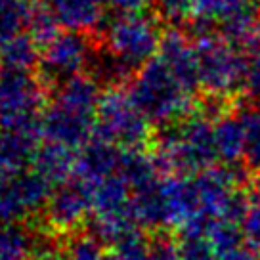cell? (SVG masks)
<instances>
[{
  "label": "cell",
  "mask_w": 260,
  "mask_h": 260,
  "mask_svg": "<svg viewBox=\"0 0 260 260\" xmlns=\"http://www.w3.org/2000/svg\"><path fill=\"white\" fill-rule=\"evenodd\" d=\"M155 161L161 174L197 176L218 161L214 147V121L201 111L162 126L155 147Z\"/></svg>",
  "instance_id": "1"
},
{
  "label": "cell",
  "mask_w": 260,
  "mask_h": 260,
  "mask_svg": "<svg viewBox=\"0 0 260 260\" xmlns=\"http://www.w3.org/2000/svg\"><path fill=\"white\" fill-rule=\"evenodd\" d=\"M128 96L147 121L169 126L191 115L195 92L155 57L134 75Z\"/></svg>",
  "instance_id": "2"
},
{
  "label": "cell",
  "mask_w": 260,
  "mask_h": 260,
  "mask_svg": "<svg viewBox=\"0 0 260 260\" xmlns=\"http://www.w3.org/2000/svg\"><path fill=\"white\" fill-rule=\"evenodd\" d=\"M199 61V88L209 98L228 100L237 90H243L247 57L239 46L222 39L218 32L193 41Z\"/></svg>",
  "instance_id": "3"
},
{
  "label": "cell",
  "mask_w": 260,
  "mask_h": 260,
  "mask_svg": "<svg viewBox=\"0 0 260 260\" xmlns=\"http://www.w3.org/2000/svg\"><path fill=\"white\" fill-rule=\"evenodd\" d=\"M121 149H144L151 140V122L130 100L128 92L106 90L94 121V136Z\"/></svg>",
  "instance_id": "4"
},
{
  "label": "cell",
  "mask_w": 260,
  "mask_h": 260,
  "mask_svg": "<svg viewBox=\"0 0 260 260\" xmlns=\"http://www.w3.org/2000/svg\"><path fill=\"white\" fill-rule=\"evenodd\" d=\"M44 84L29 71L0 69V130L32 132L41 130Z\"/></svg>",
  "instance_id": "5"
},
{
  "label": "cell",
  "mask_w": 260,
  "mask_h": 260,
  "mask_svg": "<svg viewBox=\"0 0 260 260\" xmlns=\"http://www.w3.org/2000/svg\"><path fill=\"white\" fill-rule=\"evenodd\" d=\"M161 39L157 17L142 12L121 14L111 19L106 27L104 44L134 71H140L159 54Z\"/></svg>",
  "instance_id": "6"
},
{
  "label": "cell",
  "mask_w": 260,
  "mask_h": 260,
  "mask_svg": "<svg viewBox=\"0 0 260 260\" xmlns=\"http://www.w3.org/2000/svg\"><path fill=\"white\" fill-rule=\"evenodd\" d=\"M92 52L94 46L84 32H59L57 39H54L46 48H42L39 63L42 84L46 82L48 86L59 88L67 81L79 77L82 71L88 69Z\"/></svg>",
  "instance_id": "7"
},
{
  "label": "cell",
  "mask_w": 260,
  "mask_h": 260,
  "mask_svg": "<svg viewBox=\"0 0 260 260\" xmlns=\"http://www.w3.org/2000/svg\"><path fill=\"white\" fill-rule=\"evenodd\" d=\"M52 191L54 186L35 171L0 180V226L19 224L32 212L46 209Z\"/></svg>",
  "instance_id": "8"
},
{
  "label": "cell",
  "mask_w": 260,
  "mask_h": 260,
  "mask_svg": "<svg viewBox=\"0 0 260 260\" xmlns=\"http://www.w3.org/2000/svg\"><path fill=\"white\" fill-rule=\"evenodd\" d=\"M94 212V187L75 178L54 187L44 216L52 232H71Z\"/></svg>",
  "instance_id": "9"
},
{
  "label": "cell",
  "mask_w": 260,
  "mask_h": 260,
  "mask_svg": "<svg viewBox=\"0 0 260 260\" xmlns=\"http://www.w3.org/2000/svg\"><path fill=\"white\" fill-rule=\"evenodd\" d=\"M94 121L96 117L67 109L54 102L42 115L41 132L52 144H59L77 151L94 136Z\"/></svg>",
  "instance_id": "10"
},
{
  "label": "cell",
  "mask_w": 260,
  "mask_h": 260,
  "mask_svg": "<svg viewBox=\"0 0 260 260\" xmlns=\"http://www.w3.org/2000/svg\"><path fill=\"white\" fill-rule=\"evenodd\" d=\"M159 59L186 84L189 90L197 92L199 88V61L197 46L187 32L180 29H169L162 32Z\"/></svg>",
  "instance_id": "11"
},
{
  "label": "cell",
  "mask_w": 260,
  "mask_h": 260,
  "mask_svg": "<svg viewBox=\"0 0 260 260\" xmlns=\"http://www.w3.org/2000/svg\"><path fill=\"white\" fill-rule=\"evenodd\" d=\"M121 147L113 146L104 140L92 138L77 153L75 178L86 182L88 186H98L100 182L119 174V165L122 157Z\"/></svg>",
  "instance_id": "12"
},
{
  "label": "cell",
  "mask_w": 260,
  "mask_h": 260,
  "mask_svg": "<svg viewBox=\"0 0 260 260\" xmlns=\"http://www.w3.org/2000/svg\"><path fill=\"white\" fill-rule=\"evenodd\" d=\"M41 134V130H32V132L0 130V180L19 176L21 172H25L27 165H32Z\"/></svg>",
  "instance_id": "13"
},
{
  "label": "cell",
  "mask_w": 260,
  "mask_h": 260,
  "mask_svg": "<svg viewBox=\"0 0 260 260\" xmlns=\"http://www.w3.org/2000/svg\"><path fill=\"white\" fill-rule=\"evenodd\" d=\"M46 4L61 27L86 35L104 23V10L111 0H46Z\"/></svg>",
  "instance_id": "14"
},
{
  "label": "cell",
  "mask_w": 260,
  "mask_h": 260,
  "mask_svg": "<svg viewBox=\"0 0 260 260\" xmlns=\"http://www.w3.org/2000/svg\"><path fill=\"white\" fill-rule=\"evenodd\" d=\"M214 147L218 161L228 167H237V162L245 159L247 130L241 113L228 111L218 121H214Z\"/></svg>",
  "instance_id": "15"
},
{
  "label": "cell",
  "mask_w": 260,
  "mask_h": 260,
  "mask_svg": "<svg viewBox=\"0 0 260 260\" xmlns=\"http://www.w3.org/2000/svg\"><path fill=\"white\" fill-rule=\"evenodd\" d=\"M75 167H77V151L52 142L39 146L32 157V171L39 172L42 178H46L56 187L73 180Z\"/></svg>",
  "instance_id": "16"
},
{
  "label": "cell",
  "mask_w": 260,
  "mask_h": 260,
  "mask_svg": "<svg viewBox=\"0 0 260 260\" xmlns=\"http://www.w3.org/2000/svg\"><path fill=\"white\" fill-rule=\"evenodd\" d=\"M94 216L104 218H134L132 189L122 176L111 178L94 186ZM136 220V218H134Z\"/></svg>",
  "instance_id": "17"
},
{
  "label": "cell",
  "mask_w": 260,
  "mask_h": 260,
  "mask_svg": "<svg viewBox=\"0 0 260 260\" xmlns=\"http://www.w3.org/2000/svg\"><path fill=\"white\" fill-rule=\"evenodd\" d=\"M86 73L90 79L98 82L100 88L117 90L124 82L132 81L138 71H134L128 63H124L121 57L104 44V46H94Z\"/></svg>",
  "instance_id": "18"
},
{
  "label": "cell",
  "mask_w": 260,
  "mask_h": 260,
  "mask_svg": "<svg viewBox=\"0 0 260 260\" xmlns=\"http://www.w3.org/2000/svg\"><path fill=\"white\" fill-rule=\"evenodd\" d=\"M56 90L57 94L54 100L56 104L79 111V113L96 117L98 106H100V100L104 94H102V88L98 86V82L90 79L88 75H79Z\"/></svg>",
  "instance_id": "19"
},
{
  "label": "cell",
  "mask_w": 260,
  "mask_h": 260,
  "mask_svg": "<svg viewBox=\"0 0 260 260\" xmlns=\"http://www.w3.org/2000/svg\"><path fill=\"white\" fill-rule=\"evenodd\" d=\"M119 176L124 178L132 191H136L161 180L162 174L155 155L146 153V149H124L119 165Z\"/></svg>",
  "instance_id": "20"
},
{
  "label": "cell",
  "mask_w": 260,
  "mask_h": 260,
  "mask_svg": "<svg viewBox=\"0 0 260 260\" xmlns=\"http://www.w3.org/2000/svg\"><path fill=\"white\" fill-rule=\"evenodd\" d=\"M41 46L29 32L0 41V69L4 71H31L41 63Z\"/></svg>",
  "instance_id": "21"
},
{
  "label": "cell",
  "mask_w": 260,
  "mask_h": 260,
  "mask_svg": "<svg viewBox=\"0 0 260 260\" xmlns=\"http://www.w3.org/2000/svg\"><path fill=\"white\" fill-rule=\"evenodd\" d=\"M35 236L23 224L0 226V260H29Z\"/></svg>",
  "instance_id": "22"
},
{
  "label": "cell",
  "mask_w": 260,
  "mask_h": 260,
  "mask_svg": "<svg viewBox=\"0 0 260 260\" xmlns=\"http://www.w3.org/2000/svg\"><path fill=\"white\" fill-rule=\"evenodd\" d=\"M35 6L32 0H8L0 10V41L29 31Z\"/></svg>",
  "instance_id": "23"
},
{
  "label": "cell",
  "mask_w": 260,
  "mask_h": 260,
  "mask_svg": "<svg viewBox=\"0 0 260 260\" xmlns=\"http://www.w3.org/2000/svg\"><path fill=\"white\" fill-rule=\"evenodd\" d=\"M245 57H247V73H245L243 90L252 102L260 106V19L254 31L251 32L249 41L243 46Z\"/></svg>",
  "instance_id": "24"
},
{
  "label": "cell",
  "mask_w": 260,
  "mask_h": 260,
  "mask_svg": "<svg viewBox=\"0 0 260 260\" xmlns=\"http://www.w3.org/2000/svg\"><path fill=\"white\" fill-rule=\"evenodd\" d=\"M151 10L159 23L178 29L193 17V0H151Z\"/></svg>",
  "instance_id": "25"
},
{
  "label": "cell",
  "mask_w": 260,
  "mask_h": 260,
  "mask_svg": "<svg viewBox=\"0 0 260 260\" xmlns=\"http://www.w3.org/2000/svg\"><path fill=\"white\" fill-rule=\"evenodd\" d=\"M59 27L61 25L57 23L54 12L50 10V6L46 2H39L35 6V12H32V19L31 25H29V35H31L35 42L41 46V48H46L50 42L59 37Z\"/></svg>",
  "instance_id": "26"
},
{
  "label": "cell",
  "mask_w": 260,
  "mask_h": 260,
  "mask_svg": "<svg viewBox=\"0 0 260 260\" xmlns=\"http://www.w3.org/2000/svg\"><path fill=\"white\" fill-rule=\"evenodd\" d=\"M106 245L90 232L69 237L65 243V260H104Z\"/></svg>",
  "instance_id": "27"
},
{
  "label": "cell",
  "mask_w": 260,
  "mask_h": 260,
  "mask_svg": "<svg viewBox=\"0 0 260 260\" xmlns=\"http://www.w3.org/2000/svg\"><path fill=\"white\" fill-rule=\"evenodd\" d=\"M247 130V149L245 162L254 172H260V106L249 107L241 111Z\"/></svg>",
  "instance_id": "28"
},
{
  "label": "cell",
  "mask_w": 260,
  "mask_h": 260,
  "mask_svg": "<svg viewBox=\"0 0 260 260\" xmlns=\"http://www.w3.org/2000/svg\"><path fill=\"white\" fill-rule=\"evenodd\" d=\"M115 254L121 260H151V237L142 230H134L115 245Z\"/></svg>",
  "instance_id": "29"
},
{
  "label": "cell",
  "mask_w": 260,
  "mask_h": 260,
  "mask_svg": "<svg viewBox=\"0 0 260 260\" xmlns=\"http://www.w3.org/2000/svg\"><path fill=\"white\" fill-rule=\"evenodd\" d=\"M241 228L249 247L251 249L260 247V184L249 193V205Z\"/></svg>",
  "instance_id": "30"
},
{
  "label": "cell",
  "mask_w": 260,
  "mask_h": 260,
  "mask_svg": "<svg viewBox=\"0 0 260 260\" xmlns=\"http://www.w3.org/2000/svg\"><path fill=\"white\" fill-rule=\"evenodd\" d=\"M29 260H65V245L52 232H37Z\"/></svg>",
  "instance_id": "31"
},
{
  "label": "cell",
  "mask_w": 260,
  "mask_h": 260,
  "mask_svg": "<svg viewBox=\"0 0 260 260\" xmlns=\"http://www.w3.org/2000/svg\"><path fill=\"white\" fill-rule=\"evenodd\" d=\"M178 252L180 260H218L211 241L203 236H182Z\"/></svg>",
  "instance_id": "32"
},
{
  "label": "cell",
  "mask_w": 260,
  "mask_h": 260,
  "mask_svg": "<svg viewBox=\"0 0 260 260\" xmlns=\"http://www.w3.org/2000/svg\"><path fill=\"white\" fill-rule=\"evenodd\" d=\"M151 260H180L178 243L167 234L159 232L151 237Z\"/></svg>",
  "instance_id": "33"
},
{
  "label": "cell",
  "mask_w": 260,
  "mask_h": 260,
  "mask_svg": "<svg viewBox=\"0 0 260 260\" xmlns=\"http://www.w3.org/2000/svg\"><path fill=\"white\" fill-rule=\"evenodd\" d=\"M111 4L121 14H142L151 4V0H111Z\"/></svg>",
  "instance_id": "34"
},
{
  "label": "cell",
  "mask_w": 260,
  "mask_h": 260,
  "mask_svg": "<svg viewBox=\"0 0 260 260\" xmlns=\"http://www.w3.org/2000/svg\"><path fill=\"white\" fill-rule=\"evenodd\" d=\"M251 2H254V0H234V4H237V6H243V4H251Z\"/></svg>",
  "instance_id": "35"
},
{
  "label": "cell",
  "mask_w": 260,
  "mask_h": 260,
  "mask_svg": "<svg viewBox=\"0 0 260 260\" xmlns=\"http://www.w3.org/2000/svg\"><path fill=\"white\" fill-rule=\"evenodd\" d=\"M104 260H121V258H119L115 252H109V254H106V258H104Z\"/></svg>",
  "instance_id": "36"
},
{
  "label": "cell",
  "mask_w": 260,
  "mask_h": 260,
  "mask_svg": "<svg viewBox=\"0 0 260 260\" xmlns=\"http://www.w3.org/2000/svg\"><path fill=\"white\" fill-rule=\"evenodd\" d=\"M254 6H256V10L260 12V0H254Z\"/></svg>",
  "instance_id": "37"
},
{
  "label": "cell",
  "mask_w": 260,
  "mask_h": 260,
  "mask_svg": "<svg viewBox=\"0 0 260 260\" xmlns=\"http://www.w3.org/2000/svg\"><path fill=\"white\" fill-rule=\"evenodd\" d=\"M6 2H8V0H0V10H2V6H4Z\"/></svg>",
  "instance_id": "38"
}]
</instances>
